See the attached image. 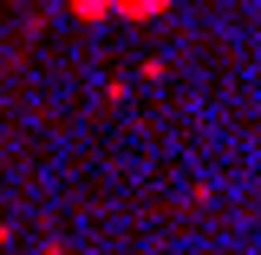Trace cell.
I'll use <instances>...</instances> for the list:
<instances>
[{"label":"cell","instance_id":"cell-2","mask_svg":"<svg viewBox=\"0 0 261 255\" xmlns=\"http://www.w3.org/2000/svg\"><path fill=\"white\" fill-rule=\"evenodd\" d=\"M72 13H79V20H105V13H111V0H72Z\"/></svg>","mask_w":261,"mask_h":255},{"label":"cell","instance_id":"cell-1","mask_svg":"<svg viewBox=\"0 0 261 255\" xmlns=\"http://www.w3.org/2000/svg\"><path fill=\"white\" fill-rule=\"evenodd\" d=\"M163 0H111V13H124V20H150Z\"/></svg>","mask_w":261,"mask_h":255}]
</instances>
